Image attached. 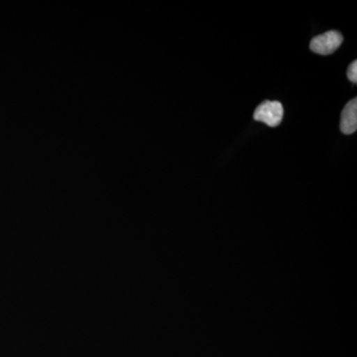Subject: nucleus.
Here are the masks:
<instances>
[{
	"label": "nucleus",
	"instance_id": "f257e3e1",
	"mask_svg": "<svg viewBox=\"0 0 357 357\" xmlns=\"http://www.w3.org/2000/svg\"><path fill=\"white\" fill-rule=\"evenodd\" d=\"M283 115L284 109L281 102L265 100L258 105L253 117L256 121L263 122L270 128H276L281 123Z\"/></svg>",
	"mask_w": 357,
	"mask_h": 357
},
{
	"label": "nucleus",
	"instance_id": "f03ea898",
	"mask_svg": "<svg viewBox=\"0 0 357 357\" xmlns=\"http://www.w3.org/2000/svg\"><path fill=\"white\" fill-rule=\"evenodd\" d=\"M344 41V37L338 31H328L319 35L312 40L310 48L319 55H331L340 48Z\"/></svg>",
	"mask_w": 357,
	"mask_h": 357
},
{
	"label": "nucleus",
	"instance_id": "7ed1b4c3",
	"mask_svg": "<svg viewBox=\"0 0 357 357\" xmlns=\"http://www.w3.org/2000/svg\"><path fill=\"white\" fill-rule=\"evenodd\" d=\"M357 129V100L354 98L345 105L340 119V130L347 135L356 132Z\"/></svg>",
	"mask_w": 357,
	"mask_h": 357
},
{
	"label": "nucleus",
	"instance_id": "20e7f679",
	"mask_svg": "<svg viewBox=\"0 0 357 357\" xmlns=\"http://www.w3.org/2000/svg\"><path fill=\"white\" fill-rule=\"evenodd\" d=\"M347 77H349V81L351 83L356 84L357 83V62L354 61V63H351V66L349 67V70H347Z\"/></svg>",
	"mask_w": 357,
	"mask_h": 357
}]
</instances>
